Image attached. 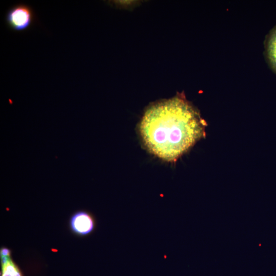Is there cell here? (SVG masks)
<instances>
[{
  "mask_svg": "<svg viewBox=\"0 0 276 276\" xmlns=\"http://www.w3.org/2000/svg\"><path fill=\"white\" fill-rule=\"evenodd\" d=\"M265 47L269 63L276 73V26L270 31L267 36Z\"/></svg>",
  "mask_w": 276,
  "mask_h": 276,
  "instance_id": "cell-4",
  "label": "cell"
},
{
  "mask_svg": "<svg viewBox=\"0 0 276 276\" xmlns=\"http://www.w3.org/2000/svg\"><path fill=\"white\" fill-rule=\"evenodd\" d=\"M0 255L3 256H11V251L7 248H3L0 252Z\"/></svg>",
  "mask_w": 276,
  "mask_h": 276,
  "instance_id": "cell-6",
  "label": "cell"
},
{
  "mask_svg": "<svg viewBox=\"0 0 276 276\" xmlns=\"http://www.w3.org/2000/svg\"><path fill=\"white\" fill-rule=\"evenodd\" d=\"M3 276H22L17 267L10 258L6 263L2 264Z\"/></svg>",
  "mask_w": 276,
  "mask_h": 276,
  "instance_id": "cell-5",
  "label": "cell"
},
{
  "mask_svg": "<svg viewBox=\"0 0 276 276\" xmlns=\"http://www.w3.org/2000/svg\"><path fill=\"white\" fill-rule=\"evenodd\" d=\"M94 217L85 211L78 212L74 214L70 220L71 229L75 233L85 236L92 233L95 228Z\"/></svg>",
  "mask_w": 276,
  "mask_h": 276,
  "instance_id": "cell-3",
  "label": "cell"
},
{
  "mask_svg": "<svg viewBox=\"0 0 276 276\" xmlns=\"http://www.w3.org/2000/svg\"><path fill=\"white\" fill-rule=\"evenodd\" d=\"M140 130L152 153L172 161L202 137L204 125L194 108L177 97L151 106L142 118Z\"/></svg>",
  "mask_w": 276,
  "mask_h": 276,
  "instance_id": "cell-1",
  "label": "cell"
},
{
  "mask_svg": "<svg viewBox=\"0 0 276 276\" xmlns=\"http://www.w3.org/2000/svg\"><path fill=\"white\" fill-rule=\"evenodd\" d=\"M35 20L32 8L25 5L18 4L11 8L6 16L8 27L15 31H24L28 29Z\"/></svg>",
  "mask_w": 276,
  "mask_h": 276,
  "instance_id": "cell-2",
  "label": "cell"
}]
</instances>
